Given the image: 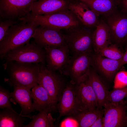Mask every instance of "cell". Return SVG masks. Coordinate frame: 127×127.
<instances>
[{
    "instance_id": "6da1fadb",
    "label": "cell",
    "mask_w": 127,
    "mask_h": 127,
    "mask_svg": "<svg viewBox=\"0 0 127 127\" xmlns=\"http://www.w3.org/2000/svg\"><path fill=\"white\" fill-rule=\"evenodd\" d=\"M40 64L16 61L6 62L4 66L9 78L4 81L11 86L31 89L38 84Z\"/></svg>"
},
{
    "instance_id": "7a4b0ae2",
    "label": "cell",
    "mask_w": 127,
    "mask_h": 127,
    "mask_svg": "<svg viewBox=\"0 0 127 127\" xmlns=\"http://www.w3.org/2000/svg\"><path fill=\"white\" fill-rule=\"evenodd\" d=\"M39 26L33 21L20 20L11 26L0 42V56L3 58L8 52L29 42Z\"/></svg>"
},
{
    "instance_id": "3957f363",
    "label": "cell",
    "mask_w": 127,
    "mask_h": 127,
    "mask_svg": "<svg viewBox=\"0 0 127 127\" xmlns=\"http://www.w3.org/2000/svg\"><path fill=\"white\" fill-rule=\"evenodd\" d=\"M90 28L80 24L63 29L64 38L72 56L92 52L93 32Z\"/></svg>"
},
{
    "instance_id": "277c9868",
    "label": "cell",
    "mask_w": 127,
    "mask_h": 127,
    "mask_svg": "<svg viewBox=\"0 0 127 127\" xmlns=\"http://www.w3.org/2000/svg\"><path fill=\"white\" fill-rule=\"evenodd\" d=\"M30 13L22 20L33 21L39 25L60 30L81 24L68 9L44 15H32Z\"/></svg>"
},
{
    "instance_id": "5b68a950",
    "label": "cell",
    "mask_w": 127,
    "mask_h": 127,
    "mask_svg": "<svg viewBox=\"0 0 127 127\" xmlns=\"http://www.w3.org/2000/svg\"><path fill=\"white\" fill-rule=\"evenodd\" d=\"M38 84L42 86L48 95L52 111L56 107L66 84L63 78L56 71L48 69L45 64H40Z\"/></svg>"
},
{
    "instance_id": "8992f818",
    "label": "cell",
    "mask_w": 127,
    "mask_h": 127,
    "mask_svg": "<svg viewBox=\"0 0 127 127\" xmlns=\"http://www.w3.org/2000/svg\"><path fill=\"white\" fill-rule=\"evenodd\" d=\"M7 62L16 61L45 64L46 53L44 48L34 41L18 47L8 52L3 58Z\"/></svg>"
},
{
    "instance_id": "52a82bcc",
    "label": "cell",
    "mask_w": 127,
    "mask_h": 127,
    "mask_svg": "<svg viewBox=\"0 0 127 127\" xmlns=\"http://www.w3.org/2000/svg\"><path fill=\"white\" fill-rule=\"evenodd\" d=\"M92 52L72 56L62 74L69 77L74 84L86 79L90 70Z\"/></svg>"
},
{
    "instance_id": "ba28073f",
    "label": "cell",
    "mask_w": 127,
    "mask_h": 127,
    "mask_svg": "<svg viewBox=\"0 0 127 127\" xmlns=\"http://www.w3.org/2000/svg\"><path fill=\"white\" fill-rule=\"evenodd\" d=\"M38 0H0V20H20L31 12L32 4Z\"/></svg>"
},
{
    "instance_id": "9c48e42d",
    "label": "cell",
    "mask_w": 127,
    "mask_h": 127,
    "mask_svg": "<svg viewBox=\"0 0 127 127\" xmlns=\"http://www.w3.org/2000/svg\"><path fill=\"white\" fill-rule=\"evenodd\" d=\"M108 16L106 23L109 31L111 43L120 48L127 40V13L114 11Z\"/></svg>"
},
{
    "instance_id": "30bf717a",
    "label": "cell",
    "mask_w": 127,
    "mask_h": 127,
    "mask_svg": "<svg viewBox=\"0 0 127 127\" xmlns=\"http://www.w3.org/2000/svg\"><path fill=\"white\" fill-rule=\"evenodd\" d=\"M103 107V127H127V105L124 99L117 103L107 100Z\"/></svg>"
},
{
    "instance_id": "8fae6325",
    "label": "cell",
    "mask_w": 127,
    "mask_h": 127,
    "mask_svg": "<svg viewBox=\"0 0 127 127\" xmlns=\"http://www.w3.org/2000/svg\"><path fill=\"white\" fill-rule=\"evenodd\" d=\"M74 89L77 111L91 110L98 108L97 99L88 79V76L79 83L74 84Z\"/></svg>"
},
{
    "instance_id": "7c38bea8",
    "label": "cell",
    "mask_w": 127,
    "mask_h": 127,
    "mask_svg": "<svg viewBox=\"0 0 127 127\" xmlns=\"http://www.w3.org/2000/svg\"><path fill=\"white\" fill-rule=\"evenodd\" d=\"M44 48L46 53L47 67L52 71H58L62 74L71 57L67 45L57 47L46 46Z\"/></svg>"
},
{
    "instance_id": "4fadbf2b",
    "label": "cell",
    "mask_w": 127,
    "mask_h": 127,
    "mask_svg": "<svg viewBox=\"0 0 127 127\" xmlns=\"http://www.w3.org/2000/svg\"><path fill=\"white\" fill-rule=\"evenodd\" d=\"M32 38L40 47H59L67 45L61 30L39 25Z\"/></svg>"
},
{
    "instance_id": "5bb4252c",
    "label": "cell",
    "mask_w": 127,
    "mask_h": 127,
    "mask_svg": "<svg viewBox=\"0 0 127 127\" xmlns=\"http://www.w3.org/2000/svg\"><path fill=\"white\" fill-rule=\"evenodd\" d=\"M56 110L59 113L56 119L59 121L62 117L71 116L77 110L74 84L70 81L66 84L58 100Z\"/></svg>"
},
{
    "instance_id": "9a60e30c",
    "label": "cell",
    "mask_w": 127,
    "mask_h": 127,
    "mask_svg": "<svg viewBox=\"0 0 127 127\" xmlns=\"http://www.w3.org/2000/svg\"><path fill=\"white\" fill-rule=\"evenodd\" d=\"M68 9L76 17L81 24L91 28L98 22V15L83 2L69 3Z\"/></svg>"
},
{
    "instance_id": "2e32d148",
    "label": "cell",
    "mask_w": 127,
    "mask_h": 127,
    "mask_svg": "<svg viewBox=\"0 0 127 127\" xmlns=\"http://www.w3.org/2000/svg\"><path fill=\"white\" fill-rule=\"evenodd\" d=\"M91 66L97 69L107 79H111L122 66L121 61L111 59L95 54H92Z\"/></svg>"
},
{
    "instance_id": "e0dca14e",
    "label": "cell",
    "mask_w": 127,
    "mask_h": 127,
    "mask_svg": "<svg viewBox=\"0 0 127 127\" xmlns=\"http://www.w3.org/2000/svg\"><path fill=\"white\" fill-rule=\"evenodd\" d=\"M69 3L66 0H38L31 6L32 15H44L68 9Z\"/></svg>"
},
{
    "instance_id": "ac0fdd59",
    "label": "cell",
    "mask_w": 127,
    "mask_h": 127,
    "mask_svg": "<svg viewBox=\"0 0 127 127\" xmlns=\"http://www.w3.org/2000/svg\"><path fill=\"white\" fill-rule=\"evenodd\" d=\"M10 92L11 97L19 105L21 110L20 114L28 117L35 111L33 107L31 89L19 86L13 87Z\"/></svg>"
},
{
    "instance_id": "d6986e66",
    "label": "cell",
    "mask_w": 127,
    "mask_h": 127,
    "mask_svg": "<svg viewBox=\"0 0 127 127\" xmlns=\"http://www.w3.org/2000/svg\"><path fill=\"white\" fill-rule=\"evenodd\" d=\"M93 32V48L95 54H98L103 48L111 44L109 31L106 23L103 21L98 22Z\"/></svg>"
},
{
    "instance_id": "ffe728a7",
    "label": "cell",
    "mask_w": 127,
    "mask_h": 127,
    "mask_svg": "<svg viewBox=\"0 0 127 127\" xmlns=\"http://www.w3.org/2000/svg\"><path fill=\"white\" fill-rule=\"evenodd\" d=\"M88 78L97 99V108L103 109L107 100L109 91L104 83L95 71L91 67Z\"/></svg>"
},
{
    "instance_id": "44dd1931",
    "label": "cell",
    "mask_w": 127,
    "mask_h": 127,
    "mask_svg": "<svg viewBox=\"0 0 127 127\" xmlns=\"http://www.w3.org/2000/svg\"><path fill=\"white\" fill-rule=\"evenodd\" d=\"M31 96L35 111L39 112L49 107L52 110L50 97L45 90L41 85L38 84L32 88Z\"/></svg>"
},
{
    "instance_id": "7402d4cb",
    "label": "cell",
    "mask_w": 127,
    "mask_h": 127,
    "mask_svg": "<svg viewBox=\"0 0 127 127\" xmlns=\"http://www.w3.org/2000/svg\"><path fill=\"white\" fill-rule=\"evenodd\" d=\"M25 117L18 114L12 109H1L0 111V127H23L27 121Z\"/></svg>"
},
{
    "instance_id": "603a6c76",
    "label": "cell",
    "mask_w": 127,
    "mask_h": 127,
    "mask_svg": "<svg viewBox=\"0 0 127 127\" xmlns=\"http://www.w3.org/2000/svg\"><path fill=\"white\" fill-rule=\"evenodd\" d=\"M52 111L49 107L40 111L37 114L30 116L32 119L23 127H55L56 119L53 117L51 112Z\"/></svg>"
},
{
    "instance_id": "cb8c5ba5",
    "label": "cell",
    "mask_w": 127,
    "mask_h": 127,
    "mask_svg": "<svg viewBox=\"0 0 127 127\" xmlns=\"http://www.w3.org/2000/svg\"><path fill=\"white\" fill-rule=\"evenodd\" d=\"M103 112V108H97L91 110H79L70 116L76 120L78 123V127H91Z\"/></svg>"
},
{
    "instance_id": "d4e9b609",
    "label": "cell",
    "mask_w": 127,
    "mask_h": 127,
    "mask_svg": "<svg viewBox=\"0 0 127 127\" xmlns=\"http://www.w3.org/2000/svg\"><path fill=\"white\" fill-rule=\"evenodd\" d=\"M83 1L98 14L108 15L115 11L116 7V0H86Z\"/></svg>"
},
{
    "instance_id": "484cf974",
    "label": "cell",
    "mask_w": 127,
    "mask_h": 127,
    "mask_svg": "<svg viewBox=\"0 0 127 127\" xmlns=\"http://www.w3.org/2000/svg\"><path fill=\"white\" fill-rule=\"evenodd\" d=\"M124 53L116 45L111 44L101 50L98 54L111 59L121 61Z\"/></svg>"
},
{
    "instance_id": "4316f807",
    "label": "cell",
    "mask_w": 127,
    "mask_h": 127,
    "mask_svg": "<svg viewBox=\"0 0 127 127\" xmlns=\"http://www.w3.org/2000/svg\"><path fill=\"white\" fill-rule=\"evenodd\" d=\"M127 97V86L123 88H114L108 92L107 100L112 103H117Z\"/></svg>"
},
{
    "instance_id": "83f0119b",
    "label": "cell",
    "mask_w": 127,
    "mask_h": 127,
    "mask_svg": "<svg viewBox=\"0 0 127 127\" xmlns=\"http://www.w3.org/2000/svg\"><path fill=\"white\" fill-rule=\"evenodd\" d=\"M11 97L10 92L2 86L0 87V108L12 109L9 99Z\"/></svg>"
},
{
    "instance_id": "f1b7e54d",
    "label": "cell",
    "mask_w": 127,
    "mask_h": 127,
    "mask_svg": "<svg viewBox=\"0 0 127 127\" xmlns=\"http://www.w3.org/2000/svg\"><path fill=\"white\" fill-rule=\"evenodd\" d=\"M127 86V71L122 70L118 72L115 76L114 88H123Z\"/></svg>"
},
{
    "instance_id": "f546056e",
    "label": "cell",
    "mask_w": 127,
    "mask_h": 127,
    "mask_svg": "<svg viewBox=\"0 0 127 127\" xmlns=\"http://www.w3.org/2000/svg\"><path fill=\"white\" fill-rule=\"evenodd\" d=\"M0 20V42L4 38L10 27L18 23L20 21L9 19Z\"/></svg>"
},
{
    "instance_id": "4dcf8cb0",
    "label": "cell",
    "mask_w": 127,
    "mask_h": 127,
    "mask_svg": "<svg viewBox=\"0 0 127 127\" xmlns=\"http://www.w3.org/2000/svg\"><path fill=\"white\" fill-rule=\"evenodd\" d=\"M69 117L63 121L60 126L61 127H78V123L76 120L73 118Z\"/></svg>"
},
{
    "instance_id": "1f68e13d",
    "label": "cell",
    "mask_w": 127,
    "mask_h": 127,
    "mask_svg": "<svg viewBox=\"0 0 127 127\" xmlns=\"http://www.w3.org/2000/svg\"><path fill=\"white\" fill-rule=\"evenodd\" d=\"M104 117L103 112L95 121L91 127H103Z\"/></svg>"
},
{
    "instance_id": "d6a6232c",
    "label": "cell",
    "mask_w": 127,
    "mask_h": 127,
    "mask_svg": "<svg viewBox=\"0 0 127 127\" xmlns=\"http://www.w3.org/2000/svg\"><path fill=\"white\" fill-rule=\"evenodd\" d=\"M121 63L122 66L127 64V49L125 52L124 53L123 56L121 61Z\"/></svg>"
},
{
    "instance_id": "836d02e7",
    "label": "cell",
    "mask_w": 127,
    "mask_h": 127,
    "mask_svg": "<svg viewBox=\"0 0 127 127\" xmlns=\"http://www.w3.org/2000/svg\"><path fill=\"white\" fill-rule=\"evenodd\" d=\"M121 3L124 10L123 12L127 13V0H122Z\"/></svg>"
},
{
    "instance_id": "e575fe53",
    "label": "cell",
    "mask_w": 127,
    "mask_h": 127,
    "mask_svg": "<svg viewBox=\"0 0 127 127\" xmlns=\"http://www.w3.org/2000/svg\"><path fill=\"white\" fill-rule=\"evenodd\" d=\"M126 102L127 104V97L126 98ZM126 116H127V114H126Z\"/></svg>"
},
{
    "instance_id": "d590c367",
    "label": "cell",
    "mask_w": 127,
    "mask_h": 127,
    "mask_svg": "<svg viewBox=\"0 0 127 127\" xmlns=\"http://www.w3.org/2000/svg\"><path fill=\"white\" fill-rule=\"evenodd\" d=\"M83 1H84V0H82Z\"/></svg>"
},
{
    "instance_id": "8d00e7d4",
    "label": "cell",
    "mask_w": 127,
    "mask_h": 127,
    "mask_svg": "<svg viewBox=\"0 0 127 127\" xmlns=\"http://www.w3.org/2000/svg\"></svg>"
}]
</instances>
